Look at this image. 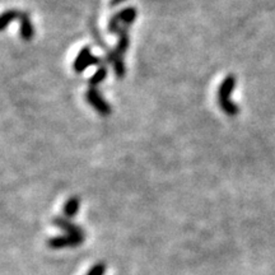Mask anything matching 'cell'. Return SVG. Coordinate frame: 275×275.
I'll return each instance as SVG.
<instances>
[{"label": "cell", "instance_id": "cell-1", "mask_svg": "<svg viewBox=\"0 0 275 275\" xmlns=\"http://www.w3.org/2000/svg\"><path fill=\"white\" fill-rule=\"evenodd\" d=\"M237 86V77L235 74H228L218 88V104L228 116H237L240 114V107L237 104L231 101V94Z\"/></svg>", "mask_w": 275, "mask_h": 275}, {"label": "cell", "instance_id": "cell-2", "mask_svg": "<svg viewBox=\"0 0 275 275\" xmlns=\"http://www.w3.org/2000/svg\"><path fill=\"white\" fill-rule=\"evenodd\" d=\"M94 65H102V59L98 56H94L92 54V50L89 46H84L79 54L77 55V58L74 59L73 63V69L76 73H83L86 69H88L89 66Z\"/></svg>", "mask_w": 275, "mask_h": 275}, {"label": "cell", "instance_id": "cell-3", "mask_svg": "<svg viewBox=\"0 0 275 275\" xmlns=\"http://www.w3.org/2000/svg\"><path fill=\"white\" fill-rule=\"evenodd\" d=\"M86 98L87 102H88L101 116H110V115H111V106H110L109 102L101 96V93H99L96 88H91V87H89L88 91L86 92Z\"/></svg>", "mask_w": 275, "mask_h": 275}, {"label": "cell", "instance_id": "cell-4", "mask_svg": "<svg viewBox=\"0 0 275 275\" xmlns=\"http://www.w3.org/2000/svg\"><path fill=\"white\" fill-rule=\"evenodd\" d=\"M53 223L55 227L63 230L68 236H71V237H76V238H78V240H82L83 242H84V240H86L84 231L82 230L81 227H78L77 224L71 223L66 217H55L53 219Z\"/></svg>", "mask_w": 275, "mask_h": 275}, {"label": "cell", "instance_id": "cell-5", "mask_svg": "<svg viewBox=\"0 0 275 275\" xmlns=\"http://www.w3.org/2000/svg\"><path fill=\"white\" fill-rule=\"evenodd\" d=\"M107 61L112 65L114 68L115 76L119 79L125 78V74H127V66H125L124 56L121 54L117 53L116 50H110L107 53Z\"/></svg>", "mask_w": 275, "mask_h": 275}, {"label": "cell", "instance_id": "cell-6", "mask_svg": "<svg viewBox=\"0 0 275 275\" xmlns=\"http://www.w3.org/2000/svg\"><path fill=\"white\" fill-rule=\"evenodd\" d=\"M19 36L23 41H31L35 36V26L27 12H20L19 15Z\"/></svg>", "mask_w": 275, "mask_h": 275}, {"label": "cell", "instance_id": "cell-7", "mask_svg": "<svg viewBox=\"0 0 275 275\" xmlns=\"http://www.w3.org/2000/svg\"><path fill=\"white\" fill-rule=\"evenodd\" d=\"M81 243H83V241L78 240L76 237H71V236L63 235L58 236V237H53L47 241V246L51 248H65V247H77Z\"/></svg>", "mask_w": 275, "mask_h": 275}, {"label": "cell", "instance_id": "cell-8", "mask_svg": "<svg viewBox=\"0 0 275 275\" xmlns=\"http://www.w3.org/2000/svg\"><path fill=\"white\" fill-rule=\"evenodd\" d=\"M114 15L119 19L121 26L129 27V26H132L133 23L135 22V19H137V9H135L134 7H127L122 10H120V12L115 13Z\"/></svg>", "mask_w": 275, "mask_h": 275}, {"label": "cell", "instance_id": "cell-9", "mask_svg": "<svg viewBox=\"0 0 275 275\" xmlns=\"http://www.w3.org/2000/svg\"><path fill=\"white\" fill-rule=\"evenodd\" d=\"M117 36H119V41H117V45L115 50L124 56L130 46V37L129 33H128V27H124V26L120 27L119 32H117Z\"/></svg>", "mask_w": 275, "mask_h": 275}, {"label": "cell", "instance_id": "cell-10", "mask_svg": "<svg viewBox=\"0 0 275 275\" xmlns=\"http://www.w3.org/2000/svg\"><path fill=\"white\" fill-rule=\"evenodd\" d=\"M79 207H81V200L78 196H71L66 200L65 205H64V215H65L68 219L74 218L78 213Z\"/></svg>", "mask_w": 275, "mask_h": 275}, {"label": "cell", "instance_id": "cell-11", "mask_svg": "<svg viewBox=\"0 0 275 275\" xmlns=\"http://www.w3.org/2000/svg\"><path fill=\"white\" fill-rule=\"evenodd\" d=\"M106 78H107V68H106V65L102 64L101 66H98L96 73L92 74V76L89 77V79H88L89 87H91V88H96V87L99 86V84H101Z\"/></svg>", "mask_w": 275, "mask_h": 275}, {"label": "cell", "instance_id": "cell-12", "mask_svg": "<svg viewBox=\"0 0 275 275\" xmlns=\"http://www.w3.org/2000/svg\"><path fill=\"white\" fill-rule=\"evenodd\" d=\"M19 15H20V10H18V9L5 10L2 15V19H0V30L2 31L7 30V27L13 22V20L19 19Z\"/></svg>", "mask_w": 275, "mask_h": 275}, {"label": "cell", "instance_id": "cell-13", "mask_svg": "<svg viewBox=\"0 0 275 275\" xmlns=\"http://www.w3.org/2000/svg\"><path fill=\"white\" fill-rule=\"evenodd\" d=\"M105 273H106V264L97 263L96 265L89 269L87 275H105Z\"/></svg>", "mask_w": 275, "mask_h": 275}, {"label": "cell", "instance_id": "cell-14", "mask_svg": "<svg viewBox=\"0 0 275 275\" xmlns=\"http://www.w3.org/2000/svg\"><path fill=\"white\" fill-rule=\"evenodd\" d=\"M124 2H127V0H110V5L111 7H116V5H120Z\"/></svg>", "mask_w": 275, "mask_h": 275}]
</instances>
